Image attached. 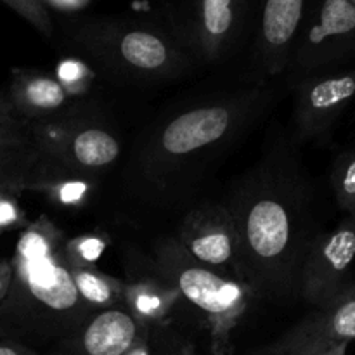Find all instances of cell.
I'll return each mask as SVG.
<instances>
[{
  "label": "cell",
  "instance_id": "cell-1",
  "mask_svg": "<svg viewBox=\"0 0 355 355\" xmlns=\"http://www.w3.org/2000/svg\"><path fill=\"white\" fill-rule=\"evenodd\" d=\"M225 207L238 231L243 283L270 300L298 297L302 267L318 234L297 163L286 156L259 163Z\"/></svg>",
  "mask_w": 355,
  "mask_h": 355
},
{
  "label": "cell",
  "instance_id": "cell-2",
  "mask_svg": "<svg viewBox=\"0 0 355 355\" xmlns=\"http://www.w3.org/2000/svg\"><path fill=\"white\" fill-rule=\"evenodd\" d=\"M64 245V232L47 217L21 232L10 260L12 283L0 305L3 331L71 335L94 314L73 284Z\"/></svg>",
  "mask_w": 355,
  "mask_h": 355
},
{
  "label": "cell",
  "instance_id": "cell-3",
  "mask_svg": "<svg viewBox=\"0 0 355 355\" xmlns=\"http://www.w3.org/2000/svg\"><path fill=\"white\" fill-rule=\"evenodd\" d=\"M267 96V90L257 85L172 116L142 148V175L148 182L163 186L194 158L231 141L262 110Z\"/></svg>",
  "mask_w": 355,
  "mask_h": 355
},
{
  "label": "cell",
  "instance_id": "cell-4",
  "mask_svg": "<svg viewBox=\"0 0 355 355\" xmlns=\"http://www.w3.org/2000/svg\"><path fill=\"white\" fill-rule=\"evenodd\" d=\"M69 42L118 78L158 82L177 78L191 66V55L172 33L141 21H82L71 28Z\"/></svg>",
  "mask_w": 355,
  "mask_h": 355
},
{
  "label": "cell",
  "instance_id": "cell-5",
  "mask_svg": "<svg viewBox=\"0 0 355 355\" xmlns=\"http://www.w3.org/2000/svg\"><path fill=\"white\" fill-rule=\"evenodd\" d=\"M156 274L182 297L191 318L208 331L214 355H227L232 333L248 312L253 291L194 260L177 239H163L155 253Z\"/></svg>",
  "mask_w": 355,
  "mask_h": 355
},
{
  "label": "cell",
  "instance_id": "cell-6",
  "mask_svg": "<svg viewBox=\"0 0 355 355\" xmlns=\"http://www.w3.org/2000/svg\"><path fill=\"white\" fill-rule=\"evenodd\" d=\"M355 55V7L350 0H309L288 69L300 80L335 69Z\"/></svg>",
  "mask_w": 355,
  "mask_h": 355
},
{
  "label": "cell",
  "instance_id": "cell-7",
  "mask_svg": "<svg viewBox=\"0 0 355 355\" xmlns=\"http://www.w3.org/2000/svg\"><path fill=\"white\" fill-rule=\"evenodd\" d=\"M31 141L49 158L83 172L97 173L118 159L121 144L104 123L78 110L64 116L30 123Z\"/></svg>",
  "mask_w": 355,
  "mask_h": 355
},
{
  "label": "cell",
  "instance_id": "cell-8",
  "mask_svg": "<svg viewBox=\"0 0 355 355\" xmlns=\"http://www.w3.org/2000/svg\"><path fill=\"white\" fill-rule=\"evenodd\" d=\"M355 262V217H345L335 229L318 234L300 274L298 297L321 309L350 284Z\"/></svg>",
  "mask_w": 355,
  "mask_h": 355
},
{
  "label": "cell",
  "instance_id": "cell-9",
  "mask_svg": "<svg viewBox=\"0 0 355 355\" xmlns=\"http://www.w3.org/2000/svg\"><path fill=\"white\" fill-rule=\"evenodd\" d=\"M177 241L194 260L243 283L238 231L224 203L193 208L180 222Z\"/></svg>",
  "mask_w": 355,
  "mask_h": 355
},
{
  "label": "cell",
  "instance_id": "cell-10",
  "mask_svg": "<svg viewBox=\"0 0 355 355\" xmlns=\"http://www.w3.org/2000/svg\"><path fill=\"white\" fill-rule=\"evenodd\" d=\"M355 99V68L328 69L297 80L295 130L300 141L324 139Z\"/></svg>",
  "mask_w": 355,
  "mask_h": 355
},
{
  "label": "cell",
  "instance_id": "cell-11",
  "mask_svg": "<svg viewBox=\"0 0 355 355\" xmlns=\"http://www.w3.org/2000/svg\"><path fill=\"white\" fill-rule=\"evenodd\" d=\"M248 0H194L173 33L184 51L200 61H220L245 23Z\"/></svg>",
  "mask_w": 355,
  "mask_h": 355
},
{
  "label": "cell",
  "instance_id": "cell-12",
  "mask_svg": "<svg viewBox=\"0 0 355 355\" xmlns=\"http://www.w3.org/2000/svg\"><path fill=\"white\" fill-rule=\"evenodd\" d=\"M309 0H263L253 42V71L260 80L290 66Z\"/></svg>",
  "mask_w": 355,
  "mask_h": 355
},
{
  "label": "cell",
  "instance_id": "cell-13",
  "mask_svg": "<svg viewBox=\"0 0 355 355\" xmlns=\"http://www.w3.org/2000/svg\"><path fill=\"white\" fill-rule=\"evenodd\" d=\"M14 113L28 123L51 120L78 111L73 97L58 78L37 69L14 68L3 90Z\"/></svg>",
  "mask_w": 355,
  "mask_h": 355
},
{
  "label": "cell",
  "instance_id": "cell-14",
  "mask_svg": "<svg viewBox=\"0 0 355 355\" xmlns=\"http://www.w3.org/2000/svg\"><path fill=\"white\" fill-rule=\"evenodd\" d=\"M142 326L127 309L94 312L69 335L73 355H125L144 336Z\"/></svg>",
  "mask_w": 355,
  "mask_h": 355
},
{
  "label": "cell",
  "instance_id": "cell-15",
  "mask_svg": "<svg viewBox=\"0 0 355 355\" xmlns=\"http://www.w3.org/2000/svg\"><path fill=\"white\" fill-rule=\"evenodd\" d=\"M123 307L146 328H170L187 311L179 291L158 274L125 283Z\"/></svg>",
  "mask_w": 355,
  "mask_h": 355
},
{
  "label": "cell",
  "instance_id": "cell-16",
  "mask_svg": "<svg viewBox=\"0 0 355 355\" xmlns=\"http://www.w3.org/2000/svg\"><path fill=\"white\" fill-rule=\"evenodd\" d=\"M97 189L96 173L71 168L49 158L31 182V193L47 198L59 208H82Z\"/></svg>",
  "mask_w": 355,
  "mask_h": 355
},
{
  "label": "cell",
  "instance_id": "cell-17",
  "mask_svg": "<svg viewBox=\"0 0 355 355\" xmlns=\"http://www.w3.org/2000/svg\"><path fill=\"white\" fill-rule=\"evenodd\" d=\"M71 279L78 297L92 312L123 305V281L101 272L97 267H71Z\"/></svg>",
  "mask_w": 355,
  "mask_h": 355
},
{
  "label": "cell",
  "instance_id": "cell-18",
  "mask_svg": "<svg viewBox=\"0 0 355 355\" xmlns=\"http://www.w3.org/2000/svg\"><path fill=\"white\" fill-rule=\"evenodd\" d=\"M319 329L328 345L355 340V283L347 284L324 307L315 309Z\"/></svg>",
  "mask_w": 355,
  "mask_h": 355
},
{
  "label": "cell",
  "instance_id": "cell-19",
  "mask_svg": "<svg viewBox=\"0 0 355 355\" xmlns=\"http://www.w3.org/2000/svg\"><path fill=\"white\" fill-rule=\"evenodd\" d=\"M45 159L47 156L35 144L0 148V186L26 193Z\"/></svg>",
  "mask_w": 355,
  "mask_h": 355
},
{
  "label": "cell",
  "instance_id": "cell-20",
  "mask_svg": "<svg viewBox=\"0 0 355 355\" xmlns=\"http://www.w3.org/2000/svg\"><path fill=\"white\" fill-rule=\"evenodd\" d=\"M326 340L322 338L319 329L318 315L311 314L295 326L283 340L276 343L272 349L263 355H318L321 350L328 349Z\"/></svg>",
  "mask_w": 355,
  "mask_h": 355
},
{
  "label": "cell",
  "instance_id": "cell-21",
  "mask_svg": "<svg viewBox=\"0 0 355 355\" xmlns=\"http://www.w3.org/2000/svg\"><path fill=\"white\" fill-rule=\"evenodd\" d=\"M329 182L338 207L345 211L347 217H355V149L336 156Z\"/></svg>",
  "mask_w": 355,
  "mask_h": 355
},
{
  "label": "cell",
  "instance_id": "cell-22",
  "mask_svg": "<svg viewBox=\"0 0 355 355\" xmlns=\"http://www.w3.org/2000/svg\"><path fill=\"white\" fill-rule=\"evenodd\" d=\"M125 355H191V345L170 328H146L144 336Z\"/></svg>",
  "mask_w": 355,
  "mask_h": 355
},
{
  "label": "cell",
  "instance_id": "cell-23",
  "mask_svg": "<svg viewBox=\"0 0 355 355\" xmlns=\"http://www.w3.org/2000/svg\"><path fill=\"white\" fill-rule=\"evenodd\" d=\"M107 236L103 232H85L66 239L64 253L71 267H96L97 260L107 248Z\"/></svg>",
  "mask_w": 355,
  "mask_h": 355
},
{
  "label": "cell",
  "instance_id": "cell-24",
  "mask_svg": "<svg viewBox=\"0 0 355 355\" xmlns=\"http://www.w3.org/2000/svg\"><path fill=\"white\" fill-rule=\"evenodd\" d=\"M55 78L58 82L71 94L73 97H82L85 96L87 90L94 83L96 73L89 68V64L80 59H62L55 68Z\"/></svg>",
  "mask_w": 355,
  "mask_h": 355
},
{
  "label": "cell",
  "instance_id": "cell-25",
  "mask_svg": "<svg viewBox=\"0 0 355 355\" xmlns=\"http://www.w3.org/2000/svg\"><path fill=\"white\" fill-rule=\"evenodd\" d=\"M23 144H33L30 123L14 113L6 94L0 92V148Z\"/></svg>",
  "mask_w": 355,
  "mask_h": 355
},
{
  "label": "cell",
  "instance_id": "cell-26",
  "mask_svg": "<svg viewBox=\"0 0 355 355\" xmlns=\"http://www.w3.org/2000/svg\"><path fill=\"white\" fill-rule=\"evenodd\" d=\"M7 7L19 14L23 19H26L31 26L37 28L45 37H52L54 33V24H52L49 10L42 0H0Z\"/></svg>",
  "mask_w": 355,
  "mask_h": 355
},
{
  "label": "cell",
  "instance_id": "cell-27",
  "mask_svg": "<svg viewBox=\"0 0 355 355\" xmlns=\"http://www.w3.org/2000/svg\"><path fill=\"white\" fill-rule=\"evenodd\" d=\"M19 194V191L0 186V232L28 225L26 214L17 201Z\"/></svg>",
  "mask_w": 355,
  "mask_h": 355
},
{
  "label": "cell",
  "instance_id": "cell-28",
  "mask_svg": "<svg viewBox=\"0 0 355 355\" xmlns=\"http://www.w3.org/2000/svg\"><path fill=\"white\" fill-rule=\"evenodd\" d=\"M10 283H12V263L10 260L0 259V305L3 304L9 293Z\"/></svg>",
  "mask_w": 355,
  "mask_h": 355
},
{
  "label": "cell",
  "instance_id": "cell-29",
  "mask_svg": "<svg viewBox=\"0 0 355 355\" xmlns=\"http://www.w3.org/2000/svg\"><path fill=\"white\" fill-rule=\"evenodd\" d=\"M0 355H37L31 349H28L26 345L19 342H14V340H3L0 342Z\"/></svg>",
  "mask_w": 355,
  "mask_h": 355
},
{
  "label": "cell",
  "instance_id": "cell-30",
  "mask_svg": "<svg viewBox=\"0 0 355 355\" xmlns=\"http://www.w3.org/2000/svg\"><path fill=\"white\" fill-rule=\"evenodd\" d=\"M42 2L45 3V0H42ZM49 2H51L54 7H58V9L73 10V9H78V7H82L87 0H49Z\"/></svg>",
  "mask_w": 355,
  "mask_h": 355
},
{
  "label": "cell",
  "instance_id": "cell-31",
  "mask_svg": "<svg viewBox=\"0 0 355 355\" xmlns=\"http://www.w3.org/2000/svg\"><path fill=\"white\" fill-rule=\"evenodd\" d=\"M318 355H347V345L340 343V345H331L328 349L321 350Z\"/></svg>",
  "mask_w": 355,
  "mask_h": 355
},
{
  "label": "cell",
  "instance_id": "cell-32",
  "mask_svg": "<svg viewBox=\"0 0 355 355\" xmlns=\"http://www.w3.org/2000/svg\"><path fill=\"white\" fill-rule=\"evenodd\" d=\"M350 2H352V3H354V7H355V0H350Z\"/></svg>",
  "mask_w": 355,
  "mask_h": 355
}]
</instances>
